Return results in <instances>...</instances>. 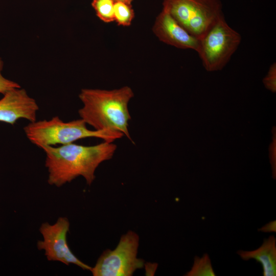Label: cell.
<instances>
[{
  "mask_svg": "<svg viewBox=\"0 0 276 276\" xmlns=\"http://www.w3.org/2000/svg\"><path fill=\"white\" fill-rule=\"evenodd\" d=\"M41 148L46 155L48 182L60 187L80 176L90 186L95 180L96 169L102 162L113 157L117 146L112 142L104 141L94 146L71 143Z\"/></svg>",
  "mask_w": 276,
  "mask_h": 276,
  "instance_id": "1",
  "label": "cell"
},
{
  "mask_svg": "<svg viewBox=\"0 0 276 276\" xmlns=\"http://www.w3.org/2000/svg\"><path fill=\"white\" fill-rule=\"evenodd\" d=\"M133 96L128 86L112 90L84 88L79 95L83 106L78 113L94 130L119 132L132 142L128 131L131 116L128 105Z\"/></svg>",
  "mask_w": 276,
  "mask_h": 276,
  "instance_id": "2",
  "label": "cell"
},
{
  "mask_svg": "<svg viewBox=\"0 0 276 276\" xmlns=\"http://www.w3.org/2000/svg\"><path fill=\"white\" fill-rule=\"evenodd\" d=\"M81 119L64 122L54 117L50 120L30 122L24 130L29 140L39 148L73 143L88 137H97L104 141L113 142L124 135L119 132L89 130Z\"/></svg>",
  "mask_w": 276,
  "mask_h": 276,
  "instance_id": "3",
  "label": "cell"
},
{
  "mask_svg": "<svg viewBox=\"0 0 276 276\" xmlns=\"http://www.w3.org/2000/svg\"><path fill=\"white\" fill-rule=\"evenodd\" d=\"M163 9L199 40L223 16L220 0H163Z\"/></svg>",
  "mask_w": 276,
  "mask_h": 276,
  "instance_id": "4",
  "label": "cell"
},
{
  "mask_svg": "<svg viewBox=\"0 0 276 276\" xmlns=\"http://www.w3.org/2000/svg\"><path fill=\"white\" fill-rule=\"evenodd\" d=\"M241 36L226 22L224 15L200 39L197 52L208 71L220 70L238 49Z\"/></svg>",
  "mask_w": 276,
  "mask_h": 276,
  "instance_id": "5",
  "label": "cell"
},
{
  "mask_svg": "<svg viewBox=\"0 0 276 276\" xmlns=\"http://www.w3.org/2000/svg\"><path fill=\"white\" fill-rule=\"evenodd\" d=\"M139 237L129 231L123 235L113 250H105L91 267L94 276H131L144 267V261L137 257Z\"/></svg>",
  "mask_w": 276,
  "mask_h": 276,
  "instance_id": "6",
  "label": "cell"
},
{
  "mask_svg": "<svg viewBox=\"0 0 276 276\" xmlns=\"http://www.w3.org/2000/svg\"><path fill=\"white\" fill-rule=\"evenodd\" d=\"M70 223L67 217H59L55 223H42L39 231L42 240L37 242V247L43 250L47 259L57 261L68 266L75 264L83 270L90 271L91 267L80 261L71 251L67 241Z\"/></svg>",
  "mask_w": 276,
  "mask_h": 276,
  "instance_id": "7",
  "label": "cell"
},
{
  "mask_svg": "<svg viewBox=\"0 0 276 276\" xmlns=\"http://www.w3.org/2000/svg\"><path fill=\"white\" fill-rule=\"evenodd\" d=\"M0 100V122L14 125L20 119L36 121L39 107L25 89L14 88L6 92Z\"/></svg>",
  "mask_w": 276,
  "mask_h": 276,
  "instance_id": "8",
  "label": "cell"
},
{
  "mask_svg": "<svg viewBox=\"0 0 276 276\" xmlns=\"http://www.w3.org/2000/svg\"><path fill=\"white\" fill-rule=\"evenodd\" d=\"M152 31L158 39L165 43L179 49L198 52L200 40L190 34L163 9L154 21Z\"/></svg>",
  "mask_w": 276,
  "mask_h": 276,
  "instance_id": "9",
  "label": "cell"
},
{
  "mask_svg": "<svg viewBox=\"0 0 276 276\" xmlns=\"http://www.w3.org/2000/svg\"><path fill=\"white\" fill-rule=\"evenodd\" d=\"M244 261L254 259L262 266L263 275H276V238L271 235L264 239L257 249L250 251L239 250L237 252Z\"/></svg>",
  "mask_w": 276,
  "mask_h": 276,
  "instance_id": "10",
  "label": "cell"
},
{
  "mask_svg": "<svg viewBox=\"0 0 276 276\" xmlns=\"http://www.w3.org/2000/svg\"><path fill=\"white\" fill-rule=\"evenodd\" d=\"M186 276H215L211 261L207 254L201 257L196 256L191 269L187 272Z\"/></svg>",
  "mask_w": 276,
  "mask_h": 276,
  "instance_id": "11",
  "label": "cell"
},
{
  "mask_svg": "<svg viewBox=\"0 0 276 276\" xmlns=\"http://www.w3.org/2000/svg\"><path fill=\"white\" fill-rule=\"evenodd\" d=\"M114 21L119 26H130L134 17V12L131 5L125 3L117 1L114 4Z\"/></svg>",
  "mask_w": 276,
  "mask_h": 276,
  "instance_id": "12",
  "label": "cell"
},
{
  "mask_svg": "<svg viewBox=\"0 0 276 276\" xmlns=\"http://www.w3.org/2000/svg\"><path fill=\"white\" fill-rule=\"evenodd\" d=\"M114 0H92L91 6L98 18L106 23L114 21Z\"/></svg>",
  "mask_w": 276,
  "mask_h": 276,
  "instance_id": "13",
  "label": "cell"
},
{
  "mask_svg": "<svg viewBox=\"0 0 276 276\" xmlns=\"http://www.w3.org/2000/svg\"><path fill=\"white\" fill-rule=\"evenodd\" d=\"M3 67V62L0 59V93L4 94L6 92L10 90L20 88V86L17 83L8 80L3 77L1 73Z\"/></svg>",
  "mask_w": 276,
  "mask_h": 276,
  "instance_id": "14",
  "label": "cell"
},
{
  "mask_svg": "<svg viewBox=\"0 0 276 276\" xmlns=\"http://www.w3.org/2000/svg\"><path fill=\"white\" fill-rule=\"evenodd\" d=\"M276 63H273L269 67L267 76L264 79L265 86L272 90L275 91Z\"/></svg>",
  "mask_w": 276,
  "mask_h": 276,
  "instance_id": "15",
  "label": "cell"
},
{
  "mask_svg": "<svg viewBox=\"0 0 276 276\" xmlns=\"http://www.w3.org/2000/svg\"><path fill=\"white\" fill-rule=\"evenodd\" d=\"M259 231L263 233H275L276 232V221L275 220L270 221L264 225L261 228L258 229Z\"/></svg>",
  "mask_w": 276,
  "mask_h": 276,
  "instance_id": "16",
  "label": "cell"
},
{
  "mask_svg": "<svg viewBox=\"0 0 276 276\" xmlns=\"http://www.w3.org/2000/svg\"><path fill=\"white\" fill-rule=\"evenodd\" d=\"M115 2L120 1L131 5L132 0H114Z\"/></svg>",
  "mask_w": 276,
  "mask_h": 276,
  "instance_id": "17",
  "label": "cell"
}]
</instances>
